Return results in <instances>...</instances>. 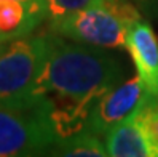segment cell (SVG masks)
Returning a JSON list of instances; mask_svg holds the SVG:
<instances>
[{
    "instance_id": "2",
    "label": "cell",
    "mask_w": 158,
    "mask_h": 157,
    "mask_svg": "<svg viewBox=\"0 0 158 157\" xmlns=\"http://www.w3.org/2000/svg\"><path fill=\"white\" fill-rule=\"evenodd\" d=\"M46 35L19 37L0 45V106H29L39 93Z\"/></svg>"
},
{
    "instance_id": "5",
    "label": "cell",
    "mask_w": 158,
    "mask_h": 157,
    "mask_svg": "<svg viewBox=\"0 0 158 157\" xmlns=\"http://www.w3.org/2000/svg\"><path fill=\"white\" fill-rule=\"evenodd\" d=\"M147 99V91L139 76H134L109 90L93 107L88 130L98 135L107 133L112 127L123 122L141 109Z\"/></svg>"
},
{
    "instance_id": "4",
    "label": "cell",
    "mask_w": 158,
    "mask_h": 157,
    "mask_svg": "<svg viewBox=\"0 0 158 157\" xmlns=\"http://www.w3.org/2000/svg\"><path fill=\"white\" fill-rule=\"evenodd\" d=\"M51 27L66 39L107 50L126 48V35L129 29L101 3L64 16L58 21H51Z\"/></svg>"
},
{
    "instance_id": "6",
    "label": "cell",
    "mask_w": 158,
    "mask_h": 157,
    "mask_svg": "<svg viewBox=\"0 0 158 157\" xmlns=\"http://www.w3.org/2000/svg\"><path fill=\"white\" fill-rule=\"evenodd\" d=\"M126 50L145 87L147 98L158 99V37L148 21L141 18L128 29Z\"/></svg>"
},
{
    "instance_id": "8",
    "label": "cell",
    "mask_w": 158,
    "mask_h": 157,
    "mask_svg": "<svg viewBox=\"0 0 158 157\" xmlns=\"http://www.w3.org/2000/svg\"><path fill=\"white\" fill-rule=\"evenodd\" d=\"M45 18H48L45 3L0 0V43L29 35Z\"/></svg>"
},
{
    "instance_id": "10",
    "label": "cell",
    "mask_w": 158,
    "mask_h": 157,
    "mask_svg": "<svg viewBox=\"0 0 158 157\" xmlns=\"http://www.w3.org/2000/svg\"><path fill=\"white\" fill-rule=\"evenodd\" d=\"M43 2L48 10V18L51 21H58L64 16L96 5L101 0H43Z\"/></svg>"
},
{
    "instance_id": "11",
    "label": "cell",
    "mask_w": 158,
    "mask_h": 157,
    "mask_svg": "<svg viewBox=\"0 0 158 157\" xmlns=\"http://www.w3.org/2000/svg\"><path fill=\"white\" fill-rule=\"evenodd\" d=\"M137 117L150 136L155 149L158 151V99L147 98L142 107L137 111Z\"/></svg>"
},
{
    "instance_id": "13",
    "label": "cell",
    "mask_w": 158,
    "mask_h": 157,
    "mask_svg": "<svg viewBox=\"0 0 158 157\" xmlns=\"http://www.w3.org/2000/svg\"><path fill=\"white\" fill-rule=\"evenodd\" d=\"M21 2H27V3H45L43 0H21Z\"/></svg>"
},
{
    "instance_id": "9",
    "label": "cell",
    "mask_w": 158,
    "mask_h": 157,
    "mask_svg": "<svg viewBox=\"0 0 158 157\" xmlns=\"http://www.w3.org/2000/svg\"><path fill=\"white\" fill-rule=\"evenodd\" d=\"M101 135L83 130L73 136H69L66 140H61L51 154L54 155H67V157H77V155H91V157H104L109 155L106 144L101 141Z\"/></svg>"
},
{
    "instance_id": "1",
    "label": "cell",
    "mask_w": 158,
    "mask_h": 157,
    "mask_svg": "<svg viewBox=\"0 0 158 157\" xmlns=\"http://www.w3.org/2000/svg\"><path fill=\"white\" fill-rule=\"evenodd\" d=\"M123 79V66L107 48L80 43L59 34L46 35V53L39 93H58L98 101Z\"/></svg>"
},
{
    "instance_id": "3",
    "label": "cell",
    "mask_w": 158,
    "mask_h": 157,
    "mask_svg": "<svg viewBox=\"0 0 158 157\" xmlns=\"http://www.w3.org/2000/svg\"><path fill=\"white\" fill-rule=\"evenodd\" d=\"M58 143L48 95L29 106H0V157L51 154Z\"/></svg>"
},
{
    "instance_id": "7",
    "label": "cell",
    "mask_w": 158,
    "mask_h": 157,
    "mask_svg": "<svg viewBox=\"0 0 158 157\" xmlns=\"http://www.w3.org/2000/svg\"><path fill=\"white\" fill-rule=\"evenodd\" d=\"M139 111V109H137ZM137 111L106 133V147L112 157H158V151L137 117Z\"/></svg>"
},
{
    "instance_id": "12",
    "label": "cell",
    "mask_w": 158,
    "mask_h": 157,
    "mask_svg": "<svg viewBox=\"0 0 158 157\" xmlns=\"http://www.w3.org/2000/svg\"><path fill=\"white\" fill-rule=\"evenodd\" d=\"M144 15L150 18H158V0H133Z\"/></svg>"
}]
</instances>
